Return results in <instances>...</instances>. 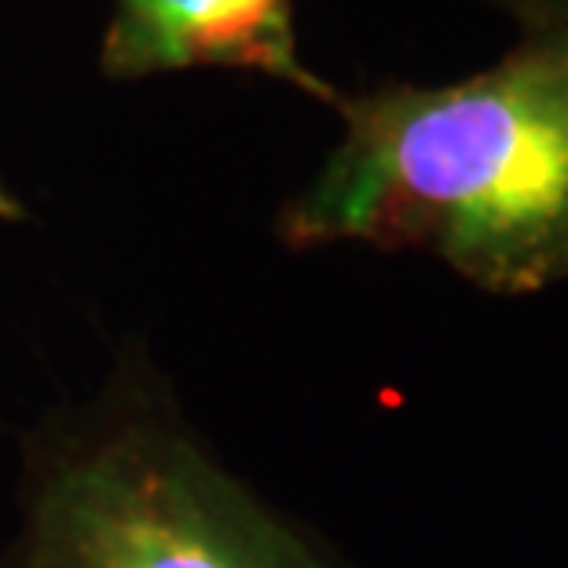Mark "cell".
I'll list each match as a JSON object with an SVG mask.
<instances>
[{
  "label": "cell",
  "instance_id": "obj_1",
  "mask_svg": "<svg viewBox=\"0 0 568 568\" xmlns=\"http://www.w3.org/2000/svg\"><path fill=\"white\" fill-rule=\"evenodd\" d=\"M334 103L342 143L286 205V243L422 250L503 297L568 280V30L521 33L463 81Z\"/></svg>",
  "mask_w": 568,
  "mask_h": 568
},
{
  "label": "cell",
  "instance_id": "obj_2",
  "mask_svg": "<svg viewBox=\"0 0 568 568\" xmlns=\"http://www.w3.org/2000/svg\"><path fill=\"white\" fill-rule=\"evenodd\" d=\"M30 568H326L243 488L159 433H122L41 488Z\"/></svg>",
  "mask_w": 568,
  "mask_h": 568
},
{
  "label": "cell",
  "instance_id": "obj_3",
  "mask_svg": "<svg viewBox=\"0 0 568 568\" xmlns=\"http://www.w3.org/2000/svg\"><path fill=\"white\" fill-rule=\"evenodd\" d=\"M187 67L257 70L320 100L337 92L297 55L294 0H114L103 38L111 78H148Z\"/></svg>",
  "mask_w": 568,
  "mask_h": 568
},
{
  "label": "cell",
  "instance_id": "obj_4",
  "mask_svg": "<svg viewBox=\"0 0 568 568\" xmlns=\"http://www.w3.org/2000/svg\"><path fill=\"white\" fill-rule=\"evenodd\" d=\"M488 4L510 11L521 33L568 30V0H488Z\"/></svg>",
  "mask_w": 568,
  "mask_h": 568
},
{
  "label": "cell",
  "instance_id": "obj_5",
  "mask_svg": "<svg viewBox=\"0 0 568 568\" xmlns=\"http://www.w3.org/2000/svg\"><path fill=\"white\" fill-rule=\"evenodd\" d=\"M16 216H22L19 202L8 195V187H4V184H0V221H16Z\"/></svg>",
  "mask_w": 568,
  "mask_h": 568
}]
</instances>
